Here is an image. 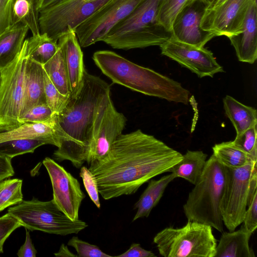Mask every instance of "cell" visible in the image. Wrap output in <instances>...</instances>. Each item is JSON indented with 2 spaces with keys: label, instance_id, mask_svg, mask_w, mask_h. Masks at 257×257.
I'll use <instances>...</instances> for the list:
<instances>
[{
  "label": "cell",
  "instance_id": "6da1fadb",
  "mask_svg": "<svg viewBox=\"0 0 257 257\" xmlns=\"http://www.w3.org/2000/svg\"><path fill=\"white\" fill-rule=\"evenodd\" d=\"M183 155L153 136L138 130L121 134L108 154L90 164L99 193L105 200L135 193L153 177L169 172Z\"/></svg>",
  "mask_w": 257,
  "mask_h": 257
},
{
  "label": "cell",
  "instance_id": "7a4b0ae2",
  "mask_svg": "<svg viewBox=\"0 0 257 257\" xmlns=\"http://www.w3.org/2000/svg\"><path fill=\"white\" fill-rule=\"evenodd\" d=\"M109 93L107 83L85 70L83 83L77 95L69 97L61 112L54 113L59 138V146L53 154L56 160L70 161L76 168L87 161L97 113Z\"/></svg>",
  "mask_w": 257,
  "mask_h": 257
},
{
  "label": "cell",
  "instance_id": "3957f363",
  "mask_svg": "<svg viewBox=\"0 0 257 257\" xmlns=\"http://www.w3.org/2000/svg\"><path fill=\"white\" fill-rule=\"evenodd\" d=\"M92 59L101 72L114 83L169 101L185 104L189 102L190 92L180 83L113 51H97Z\"/></svg>",
  "mask_w": 257,
  "mask_h": 257
},
{
  "label": "cell",
  "instance_id": "277c9868",
  "mask_svg": "<svg viewBox=\"0 0 257 257\" xmlns=\"http://www.w3.org/2000/svg\"><path fill=\"white\" fill-rule=\"evenodd\" d=\"M163 0H144L109 32L103 42L114 49L160 46L172 36L158 21Z\"/></svg>",
  "mask_w": 257,
  "mask_h": 257
},
{
  "label": "cell",
  "instance_id": "5b68a950",
  "mask_svg": "<svg viewBox=\"0 0 257 257\" xmlns=\"http://www.w3.org/2000/svg\"><path fill=\"white\" fill-rule=\"evenodd\" d=\"M224 166L212 154L183 205L188 220L223 231L220 203L225 184Z\"/></svg>",
  "mask_w": 257,
  "mask_h": 257
},
{
  "label": "cell",
  "instance_id": "8992f818",
  "mask_svg": "<svg viewBox=\"0 0 257 257\" xmlns=\"http://www.w3.org/2000/svg\"><path fill=\"white\" fill-rule=\"evenodd\" d=\"M164 257H215L217 245L212 227L188 220L182 227H166L153 239Z\"/></svg>",
  "mask_w": 257,
  "mask_h": 257
},
{
  "label": "cell",
  "instance_id": "52a82bcc",
  "mask_svg": "<svg viewBox=\"0 0 257 257\" xmlns=\"http://www.w3.org/2000/svg\"><path fill=\"white\" fill-rule=\"evenodd\" d=\"M257 161L231 168L224 166L225 180L220 203L223 224L229 231L243 222L247 207L257 192Z\"/></svg>",
  "mask_w": 257,
  "mask_h": 257
},
{
  "label": "cell",
  "instance_id": "ba28073f",
  "mask_svg": "<svg viewBox=\"0 0 257 257\" xmlns=\"http://www.w3.org/2000/svg\"><path fill=\"white\" fill-rule=\"evenodd\" d=\"M8 212L17 218L22 226L31 231L66 235L77 234L88 225L78 219L73 221L61 211L53 200L42 201L33 197L10 208Z\"/></svg>",
  "mask_w": 257,
  "mask_h": 257
},
{
  "label": "cell",
  "instance_id": "9c48e42d",
  "mask_svg": "<svg viewBox=\"0 0 257 257\" xmlns=\"http://www.w3.org/2000/svg\"><path fill=\"white\" fill-rule=\"evenodd\" d=\"M27 42L16 59L1 70L0 132L12 130L22 124L20 117L24 98Z\"/></svg>",
  "mask_w": 257,
  "mask_h": 257
},
{
  "label": "cell",
  "instance_id": "30bf717a",
  "mask_svg": "<svg viewBox=\"0 0 257 257\" xmlns=\"http://www.w3.org/2000/svg\"><path fill=\"white\" fill-rule=\"evenodd\" d=\"M110 0H64L39 12L41 34L58 41L70 30L75 29Z\"/></svg>",
  "mask_w": 257,
  "mask_h": 257
},
{
  "label": "cell",
  "instance_id": "8fae6325",
  "mask_svg": "<svg viewBox=\"0 0 257 257\" xmlns=\"http://www.w3.org/2000/svg\"><path fill=\"white\" fill-rule=\"evenodd\" d=\"M144 0H110L75 30L81 47L103 41L111 29Z\"/></svg>",
  "mask_w": 257,
  "mask_h": 257
},
{
  "label": "cell",
  "instance_id": "7c38bea8",
  "mask_svg": "<svg viewBox=\"0 0 257 257\" xmlns=\"http://www.w3.org/2000/svg\"><path fill=\"white\" fill-rule=\"evenodd\" d=\"M126 118L115 108L110 93L101 103L94 125L93 137L87 162L95 163L102 159L108 153L112 145L122 134Z\"/></svg>",
  "mask_w": 257,
  "mask_h": 257
},
{
  "label": "cell",
  "instance_id": "4fadbf2b",
  "mask_svg": "<svg viewBox=\"0 0 257 257\" xmlns=\"http://www.w3.org/2000/svg\"><path fill=\"white\" fill-rule=\"evenodd\" d=\"M53 188V200L59 209L73 221L79 219V210L85 195L76 178L53 159L43 161Z\"/></svg>",
  "mask_w": 257,
  "mask_h": 257
},
{
  "label": "cell",
  "instance_id": "5bb4252c",
  "mask_svg": "<svg viewBox=\"0 0 257 257\" xmlns=\"http://www.w3.org/2000/svg\"><path fill=\"white\" fill-rule=\"evenodd\" d=\"M159 46L162 55L189 69L199 78L212 77L215 74L224 71L212 52L204 47L183 43L172 36Z\"/></svg>",
  "mask_w": 257,
  "mask_h": 257
},
{
  "label": "cell",
  "instance_id": "9a60e30c",
  "mask_svg": "<svg viewBox=\"0 0 257 257\" xmlns=\"http://www.w3.org/2000/svg\"><path fill=\"white\" fill-rule=\"evenodd\" d=\"M256 0H226L220 5L206 9L201 28L216 36L227 38L239 33L249 6Z\"/></svg>",
  "mask_w": 257,
  "mask_h": 257
},
{
  "label": "cell",
  "instance_id": "2e32d148",
  "mask_svg": "<svg viewBox=\"0 0 257 257\" xmlns=\"http://www.w3.org/2000/svg\"><path fill=\"white\" fill-rule=\"evenodd\" d=\"M204 0H193L177 15L172 25V36L175 39L198 47L205 45L216 36L203 30L201 21L206 9Z\"/></svg>",
  "mask_w": 257,
  "mask_h": 257
},
{
  "label": "cell",
  "instance_id": "e0dca14e",
  "mask_svg": "<svg viewBox=\"0 0 257 257\" xmlns=\"http://www.w3.org/2000/svg\"><path fill=\"white\" fill-rule=\"evenodd\" d=\"M61 48L67 70L70 97L75 96L83 83L84 72L83 54L75 30H70L58 40Z\"/></svg>",
  "mask_w": 257,
  "mask_h": 257
},
{
  "label": "cell",
  "instance_id": "ac0fdd59",
  "mask_svg": "<svg viewBox=\"0 0 257 257\" xmlns=\"http://www.w3.org/2000/svg\"><path fill=\"white\" fill-rule=\"evenodd\" d=\"M228 38L239 61L254 63L257 59V4L249 6L241 31Z\"/></svg>",
  "mask_w": 257,
  "mask_h": 257
},
{
  "label": "cell",
  "instance_id": "d6986e66",
  "mask_svg": "<svg viewBox=\"0 0 257 257\" xmlns=\"http://www.w3.org/2000/svg\"><path fill=\"white\" fill-rule=\"evenodd\" d=\"M17 139L40 140L58 148L59 138L55 114L44 122H25L10 131L0 132V143Z\"/></svg>",
  "mask_w": 257,
  "mask_h": 257
},
{
  "label": "cell",
  "instance_id": "ffe728a7",
  "mask_svg": "<svg viewBox=\"0 0 257 257\" xmlns=\"http://www.w3.org/2000/svg\"><path fill=\"white\" fill-rule=\"evenodd\" d=\"M46 103L44 69L41 64L27 58L23 105L21 116L32 107Z\"/></svg>",
  "mask_w": 257,
  "mask_h": 257
},
{
  "label": "cell",
  "instance_id": "44dd1931",
  "mask_svg": "<svg viewBox=\"0 0 257 257\" xmlns=\"http://www.w3.org/2000/svg\"><path fill=\"white\" fill-rule=\"evenodd\" d=\"M252 234L243 225L236 231L222 232L216 245L215 257H255L249 245Z\"/></svg>",
  "mask_w": 257,
  "mask_h": 257
},
{
  "label": "cell",
  "instance_id": "7402d4cb",
  "mask_svg": "<svg viewBox=\"0 0 257 257\" xmlns=\"http://www.w3.org/2000/svg\"><path fill=\"white\" fill-rule=\"evenodd\" d=\"M29 30L27 26L19 23L0 35V70L10 65L19 55Z\"/></svg>",
  "mask_w": 257,
  "mask_h": 257
},
{
  "label": "cell",
  "instance_id": "603a6c76",
  "mask_svg": "<svg viewBox=\"0 0 257 257\" xmlns=\"http://www.w3.org/2000/svg\"><path fill=\"white\" fill-rule=\"evenodd\" d=\"M176 177L171 173L158 180H150L148 185L134 206L137 209L133 221L143 217H148L152 210L158 204L169 185Z\"/></svg>",
  "mask_w": 257,
  "mask_h": 257
},
{
  "label": "cell",
  "instance_id": "cb8c5ba5",
  "mask_svg": "<svg viewBox=\"0 0 257 257\" xmlns=\"http://www.w3.org/2000/svg\"><path fill=\"white\" fill-rule=\"evenodd\" d=\"M223 102L225 113L233 124L236 136L257 124L255 108L245 105L229 95L223 98Z\"/></svg>",
  "mask_w": 257,
  "mask_h": 257
},
{
  "label": "cell",
  "instance_id": "d4e9b609",
  "mask_svg": "<svg viewBox=\"0 0 257 257\" xmlns=\"http://www.w3.org/2000/svg\"><path fill=\"white\" fill-rule=\"evenodd\" d=\"M207 157V155L201 151L188 150L169 172L173 173L176 178H182L195 185L202 173Z\"/></svg>",
  "mask_w": 257,
  "mask_h": 257
},
{
  "label": "cell",
  "instance_id": "484cf974",
  "mask_svg": "<svg viewBox=\"0 0 257 257\" xmlns=\"http://www.w3.org/2000/svg\"><path fill=\"white\" fill-rule=\"evenodd\" d=\"M26 42V57L42 65L55 54L59 48L58 41L45 33L32 35Z\"/></svg>",
  "mask_w": 257,
  "mask_h": 257
},
{
  "label": "cell",
  "instance_id": "4316f807",
  "mask_svg": "<svg viewBox=\"0 0 257 257\" xmlns=\"http://www.w3.org/2000/svg\"><path fill=\"white\" fill-rule=\"evenodd\" d=\"M42 66L50 80L58 91L63 95L70 97V90L67 70L64 55L59 46L55 54Z\"/></svg>",
  "mask_w": 257,
  "mask_h": 257
},
{
  "label": "cell",
  "instance_id": "83f0119b",
  "mask_svg": "<svg viewBox=\"0 0 257 257\" xmlns=\"http://www.w3.org/2000/svg\"><path fill=\"white\" fill-rule=\"evenodd\" d=\"M39 11L37 0H15L13 10V25L19 23L26 25L35 36L40 34Z\"/></svg>",
  "mask_w": 257,
  "mask_h": 257
},
{
  "label": "cell",
  "instance_id": "f1b7e54d",
  "mask_svg": "<svg viewBox=\"0 0 257 257\" xmlns=\"http://www.w3.org/2000/svg\"><path fill=\"white\" fill-rule=\"evenodd\" d=\"M212 150L215 157L224 166L229 168H239L252 160L246 153L235 147L232 141L215 144Z\"/></svg>",
  "mask_w": 257,
  "mask_h": 257
},
{
  "label": "cell",
  "instance_id": "f546056e",
  "mask_svg": "<svg viewBox=\"0 0 257 257\" xmlns=\"http://www.w3.org/2000/svg\"><path fill=\"white\" fill-rule=\"evenodd\" d=\"M42 140L17 139L0 143V156L11 158L26 153H33L37 148L46 145Z\"/></svg>",
  "mask_w": 257,
  "mask_h": 257
},
{
  "label": "cell",
  "instance_id": "4dcf8cb0",
  "mask_svg": "<svg viewBox=\"0 0 257 257\" xmlns=\"http://www.w3.org/2000/svg\"><path fill=\"white\" fill-rule=\"evenodd\" d=\"M23 181L19 179L4 180L0 182V211L23 200Z\"/></svg>",
  "mask_w": 257,
  "mask_h": 257
},
{
  "label": "cell",
  "instance_id": "1f68e13d",
  "mask_svg": "<svg viewBox=\"0 0 257 257\" xmlns=\"http://www.w3.org/2000/svg\"><path fill=\"white\" fill-rule=\"evenodd\" d=\"M193 0H163L158 15V21L171 33L174 21L179 12Z\"/></svg>",
  "mask_w": 257,
  "mask_h": 257
},
{
  "label": "cell",
  "instance_id": "d6a6232c",
  "mask_svg": "<svg viewBox=\"0 0 257 257\" xmlns=\"http://www.w3.org/2000/svg\"><path fill=\"white\" fill-rule=\"evenodd\" d=\"M44 79L46 103L53 113H58L65 107L70 97L63 95L58 91L44 70Z\"/></svg>",
  "mask_w": 257,
  "mask_h": 257
},
{
  "label": "cell",
  "instance_id": "836d02e7",
  "mask_svg": "<svg viewBox=\"0 0 257 257\" xmlns=\"http://www.w3.org/2000/svg\"><path fill=\"white\" fill-rule=\"evenodd\" d=\"M256 125L236 136L232 141L235 147L246 153L255 161H257Z\"/></svg>",
  "mask_w": 257,
  "mask_h": 257
},
{
  "label": "cell",
  "instance_id": "e575fe53",
  "mask_svg": "<svg viewBox=\"0 0 257 257\" xmlns=\"http://www.w3.org/2000/svg\"><path fill=\"white\" fill-rule=\"evenodd\" d=\"M67 244L75 248L78 256L82 257H110V255L103 252L96 245L81 240L77 236L72 237Z\"/></svg>",
  "mask_w": 257,
  "mask_h": 257
},
{
  "label": "cell",
  "instance_id": "d590c367",
  "mask_svg": "<svg viewBox=\"0 0 257 257\" xmlns=\"http://www.w3.org/2000/svg\"><path fill=\"white\" fill-rule=\"evenodd\" d=\"M53 113L46 103L36 105L24 112L20 117L22 123L25 122H41L47 121Z\"/></svg>",
  "mask_w": 257,
  "mask_h": 257
},
{
  "label": "cell",
  "instance_id": "8d00e7d4",
  "mask_svg": "<svg viewBox=\"0 0 257 257\" xmlns=\"http://www.w3.org/2000/svg\"><path fill=\"white\" fill-rule=\"evenodd\" d=\"M84 186L91 200L98 208H100L99 192L96 179L93 174L85 166L81 167L79 173Z\"/></svg>",
  "mask_w": 257,
  "mask_h": 257
},
{
  "label": "cell",
  "instance_id": "74e56055",
  "mask_svg": "<svg viewBox=\"0 0 257 257\" xmlns=\"http://www.w3.org/2000/svg\"><path fill=\"white\" fill-rule=\"evenodd\" d=\"M22 226L19 220L7 213L0 217V253H3V246L6 239L17 228Z\"/></svg>",
  "mask_w": 257,
  "mask_h": 257
},
{
  "label": "cell",
  "instance_id": "f35d334b",
  "mask_svg": "<svg viewBox=\"0 0 257 257\" xmlns=\"http://www.w3.org/2000/svg\"><path fill=\"white\" fill-rule=\"evenodd\" d=\"M14 2L15 0H0V35L13 25Z\"/></svg>",
  "mask_w": 257,
  "mask_h": 257
},
{
  "label": "cell",
  "instance_id": "ab89813d",
  "mask_svg": "<svg viewBox=\"0 0 257 257\" xmlns=\"http://www.w3.org/2000/svg\"><path fill=\"white\" fill-rule=\"evenodd\" d=\"M247 207L242 222L243 226L247 231L253 233L257 228V192Z\"/></svg>",
  "mask_w": 257,
  "mask_h": 257
},
{
  "label": "cell",
  "instance_id": "60d3db41",
  "mask_svg": "<svg viewBox=\"0 0 257 257\" xmlns=\"http://www.w3.org/2000/svg\"><path fill=\"white\" fill-rule=\"evenodd\" d=\"M119 257H156L152 251L142 248L139 243H134L131 244L127 250L118 255Z\"/></svg>",
  "mask_w": 257,
  "mask_h": 257
},
{
  "label": "cell",
  "instance_id": "b9f144b4",
  "mask_svg": "<svg viewBox=\"0 0 257 257\" xmlns=\"http://www.w3.org/2000/svg\"><path fill=\"white\" fill-rule=\"evenodd\" d=\"M37 250L35 249L29 233V230L26 228V239L25 243L17 252L19 257H36Z\"/></svg>",
  "mask_w": 257,
  "mask_h": 257
},
{
  "label": "cell",
  "instance_id": "7bdbcfd3",
  "mask_svg": "<svg viewBox=\"0 0 257 257\" xmlns=\"http://www.w3.org/2000/svg\"><path fill=\"white\" fill-rule=\"evenodd\" d=\"M12 159L9 157L0 156V182L14 175Z\"/></svg>",
  "mask_w": 257,
  "mask_h": 257
},
{
  "label": "cell",
  "instance_id": "ee69618b",
  "mask_svg": "<svg viewBox=\"0 0 257 257\" xmlns=\"http://www.w3.org/2000/svg\"><path fill=\"white\" fill-rule=\"evenodd\" d=\"M54 255L56 256H78V255L71 252L64 243L61 244L59 251L54 253Z\"/></svg>",
  "mask_w": 257,
  "mask_h": 257
},
{
  "label": "cell",
  "instance_id": "f6af8a7d",
  "mask_svg": "<svg viewBox=\"0 0 257 257\" xmlns=\"http://www.w3.org/2000/svg\"><path fill=\"white\" fill-rule=\"evenodd\" d=\"M64 0H37V8L40 12L45 8Z\"/></svg>",
  "mask_w": 257,
  "mask_h": 257
},
{
  "label": "cell",
  "instance_id": "bcb514c9",
  "mask_svg": "<svg viewBox=\"0 0 257 257\" xmlns=\"http://www.w3.org/2000/svg\"><path fill=\"white\" fill-rule=\"evenodd\" d=\"M207 4L206 9H209L217 0H204Z\"/></svg>",
  "mask_w": 257,
  "mask_h": 257
},
{
  "label": "cell",
  "instance_id": "7dc6e473",
  "mask_svg": "<svg viewBox=\"0 0 257 257\" xmlns=\"http://www.w3.org/2000/svg\"><path fill=\"white\" fill-rule=\"evenodd\" d=\"M226 1V0H217L215 3L213 4V5L209 9H211L213 8L216 7L220 5V4H221L222 3H223V2H224Z\"/></svg>",
  "mask_w": 257,
  "mask_h": 257
},
{
  "label": "cell",
  "instance_id": "c3c4849f",
  "mask_svg": "<svg viewBox=\"0 0 257 257\" xmlns=\"http://www.w3.org/2000/svg\"><path fill=\"white\" fill-rule=\"evenodd\" d=\"M1 80H2V76H1V71L0 70V85L1 83Z\"/></svg>",
  "mask_w": 257,
  "mask_h": 257
},
{
  "label": "cell",
  "instance_id": "681fc988",
  "mask_svg": "<svg viewBox=\"0 0 257 257\" xmlns=\"http://www.w3.org/2000/svg\"><path fill=\"white\" fill-rule=\"evenodd\" d=\"M84 1L85 2H90V1H95V0H84Z\"/></svg>",
  "mask_w": 257,
  "mask_h": 257
}]
</instances>
